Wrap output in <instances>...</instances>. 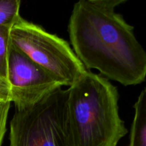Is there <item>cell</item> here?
Masks as SVG:
<instances>
[{"label":"cell","mask_w":146,"mask_h":146,"mask_svg":"<svg viewBox=\"0 0 146 146\" xmlns=\"http://www.w3.org/2000/svg\"><path fill=\"white\" fill-rule=\"evenodd\" d=\"M125 0H81L68 26L74 51L86 69L95 68L125 86L145 81L146 52L134 27L115 9Z\"/></svg>","instance_id":"1"},{"label":"cell","mask_w":146,"mask_h":146,"mask_svg":"<svg viewBox=\"0 0 146 146\" xmlns=\"http://www.w3.org/2000/svg\"><path fill=\"white\" fill-rule=\"evenodd\" d=\"M71 146H117L128 133L118 111L119 94L105 77L86 70L67 89Z\"/></svg>","instance_id":"2"},{"label":"cell","mask_w":146,"mask_h":146,"mask_svg":"<svg viewBox=\"0 0 146 146\" xmlns=\"http://www.w3.org/2000/svg\"><path fill=\"white\" fill-rule=\"evenodd\" d=\"M67 95V90L59 88L29 108L16 110L10 123V146H71Z\"/></svg>","instance_id":"3"},{"label":"cell","mask_w":146,"mask_h":146,"mask_svg":"<svg viewBox=\"0 0 146 146\" xmlns=\"http://www.w3.org/2000/svg\"><path fill=\"white\" fill-rule=\"evenodd\" d=\"M10 42L64 86H71L86 70L67 41L21 17L11 27Z\"/></svg>","instance_id":"4"},{"label":"cell","mask_w":146,"mask_h":146,"mask_svg":"<svg viewBox=\"0 0 146 146\" xmlns=\"http://www.w3.org/2000/svg\"><path fill=\"white\" fill-rule=\"evenodd\" d=\"M7 73L16 110L29 108L64 86L58 78L36 64L11 42Z\"/></svg>","instance_id":"5"},{"label":"cell","mask_w":146,"mask_h":146,"mask_svg":"<svg viewBox=\"0 0 146 146\" xmlns=\"http://www.w3.org/2000/svg\"><path fill=\"white\" fill-rule=\"evenodd\" d=\"M134 109L129 146H146V88L140 94Z\"/></svg>","instance_id":"6"},{"label":"cell","mask_w":146,"mask_h":146,"mask_svg":"<svg viewBox=\"0 0 146 146\" xmlns=\"http://www.w3.org/2000/svg\"><path fill=\"white\" fill-rule=\"evenodd\" d=\"M19 0H0V27H12L21 17Z\"/></svg>","instance_id":"7"},{"label":"cell","mask_w":146,"mask_h":146,"mask_svg":"<svg viewBox=\"0 0 146 146\" xmlns=\"http://www.w3.org/2000/svg\"><path fill=\"white\" fill-rule=\"evenodd\" d=\"M11 27H0V76L8 79L7 62Z\"/></svg>","instance_id":"8"},{"label":"cell","mask_w":146,"mask_h":146,"mask_svg":"<svg viewBox=\"0 0 146 146\" xmlns=\"http://www.w3.org/2000/svg\"><path fill=\"white\" fill-rule=\"evenodd\" d=\"M11 103L0 104V146L2 144L4 135L7 131V121Z\"/></svg>","instance_id":"9"},{"label":"cell","mask_w":146,"mask_h":146,"mask_svg":"<svg viewBox=\"0 0 146 146\" xmlns=\"http://www.w3.org/2000/svg\"><path fill=\"white\" fill-rule=\"evenodd\" d=\"M12 102L11 85L8 79L0 76V104Z\"/></svg>","instance_id":"10"}]
</instances>
